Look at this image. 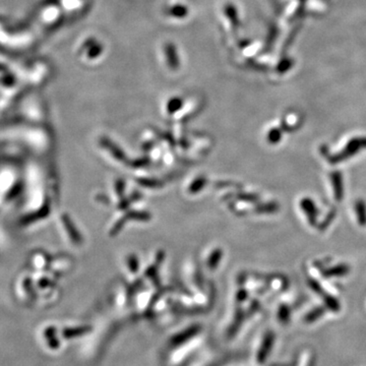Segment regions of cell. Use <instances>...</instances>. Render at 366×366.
Segmentation results:
<instances>
[{
    "instance_id": "obj_1",
    "label": "cell",
    "mask_w": 366,
    "mask_h": 366,
    "mask_svg": "<svg viewBox=\"0 0 366 366\" xmlns=\"http://www.w3.org/2000/svg\"><path fill=\"white\" fill-rule=\"evenodd\" d=\"M363 148H366V139L365 138L354 139L348 142V145L346 146L345 149H344L343 152L336 155V156H332L331 158H330V161L331 162V164H336L340 161L346 160L354 156L355 153H357Z\"/></svg>"
},
{
    "instance_id": "obj_2",
    "label": "cell",
    "mask_w": 366,
    "mask_h": 366,
    "mask_svg": "<svg viewBox=\"0 0 366 366\" xmlns=\"http://www.w3.org/2000/svg\"><path fill=\"white\" fill-rule=\"evenodd\" d=\"M300 206H301L302 209L304 210L305 215L307 216L309 223L312 224V225H315L318 210H317V209H316V207H315V205H314L313 199L307 198V197L303 198L302 201L300 202Z\"/></svg>"
},
{
    "instance_id": "obj_3",
    "label": "cell",
    "mask_w": 366,
    "mask_h": 366,
    "mask_svg": "<svg viewBox=\"0 0 366 366\" xmlns=\"http://www.w3.org/2000/svg\"><path fill=\"white\" fill-rule=\"evenodd\" d=\"M331 179L332 183V190H334V192H335L336 201L341 202L344 196L343 176L340 172H334L331 175Z\"/></svg>"
},
{
    "instance_id": "obj_4",
    "label": "cell",
    "mask_w": 366,
    "mask_h": 366,
    "mask_svg": "<svg viewBox=\"0 0 366 366\" xmlns=\"http://www.w3.org/2000/svg\"><path fill=\"white\" fill-rule=\"evenodd\" d=\"M355 213H356L358 223L361 226H365L366 225V204L362 201V199H359V201H357L356 204H355Z\"/></svg>"
},
{
    "instance_id": "obj_5",
    "label": "cell",
    "mask_w": 366,
    "mask_h": 366,
    "mask_svg": "<svg viewBox=\"0 0 366 366\" xmlns=\"http://www.w3.org/2000/svg\"><path fill=\"white\" fill-rule=\"evenodd\" d=\"M349 272V268L346 264H338L335 268H331L328 271H326L327 276H342L345 275Z\"/></svg>"
},
{
    "instance_id": "obj_6",
    "label": "cell",
    "mask_w": 366,
    "mask_h": 366,
    "mask_svg": "<svg viewBox=\"0 0 366 366\" xmlns=\"http://www.w3.org/2000/svg\"><path fill=\"white\" fill-rule=\"evenodd\" d=\"M282 139V132L280 129H272L268 136V139L271 143H278Z\"/></svg>"
}]
</instances>
